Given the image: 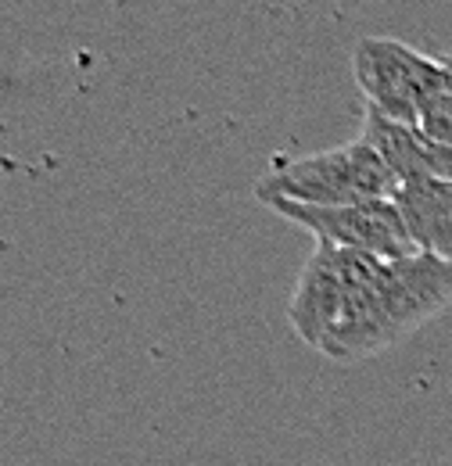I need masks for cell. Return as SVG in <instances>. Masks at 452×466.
<instances>
[{
    "label": "cell",
    "instance_id": "cell-1",
    "mask_svg": "<svg viewBox=\"0 0 452 466\" xmlns=\"http://www.w3.org/2000/svg\"><path fill=\"white\" fill-rule=\"evenodd\" d=\"M452 305V262L416 251L381 258L316 244L287 305L291 330L331 362L396 349Z\"/></svg>",
    "mask_w": 452,
    "mask_h": 466
},
{
    "label": "cell",
    "instance_id": "cell-2",
    "mask_svg": "<svg viewBox=\"0 0 452 466\" xmlns=\"http://www.w3.org/2000/svg\"><path fill=\"white\" fill-rule=\"evenodd\" d=\"M402 179L377 147L363 137L305 158H277L273 169L259 176L255 198L266 205L273 198L302 205H359V201H396Z\"/></svg>",
    "mask_w": 452,
    "mask_h": 466
},
{
    "label": "cell",
    "instance_id": "cell-3",
    "mask_svg": "<svg viewBox=\"0 0 452 466\" xmlns=\"http://www.w3.org/2000/svg\"><path fill=\"white\" fill-rule=\"evenodd\" d=\"M352 72L366 108L416 129L427 97L442 79V58H431L392 36H366L355 44Z\"/></svg>",
    "mask_w": 452,
    "mask_h": 466
},
{
    "label": "cell",
    "instance_id": "cell-4",
    "mask_svg": "<svg viewBox=\"0 0 452 466\" xmlns=\"http://www.w3.org/2000/svg\"><path fill=\"white\" fill-rule=\"evenodd\" d=\"M281 219L302 227L316 237V244H334L381 258H409L416 255V240L406 227L396 201H359V205H302L273 198L266 201Z\"/></svg>",
    "mask_w": 452,
    "mask_h": 466
},
{
    "label": "cell",
    "instance_id": "cell-5",
    "mask_svg": "<svg viewBox=\"0 0 452 466\" xmlns=\"http://www.w3.org/2000/svg\"><path fill=\"white\" fill-rule=\"evenodd\" d=\"M359 137L377 147L385 155V162L398 173V179H413V176H438L452 179V147H442L435 140H427L420 129L402 126L396 118L381 116L374 108H366Z\"/></svg>",
    "mask_w": 452,
    "mask_h": 466
},
{
    "label": "cell",
    "instance_id": "cell-6",
    "mask_svg": "<svg viewBox=\"0 0 452 466\" xmlns=\"http://www.w3.org/2000/svg\"><path fill=\"white\" fill-rule=\"evenodd\" d=\"M396 205L416 248L452 262V179H438V176L402 179Z\"/></svg>",
    "mask_w": 452,
    "mask_h": 466
},
{
    "label": "cell",
    "instance_id": "cell-7",
    "mask_svg": "<svg viewBox=\"0 0 452 466\" xmlns=\"http://www.w3.org/2000/svg\"><path fill=\"white\" fill-rule=\"evenodd\" d=\"M416 129H420L427 140H435V144H442V147H452V55L442 58V79H438L435 94L427 97Z\"/></svg>",
    "mask_w": 452,
    "mask_h": 466
}]
</instances>
